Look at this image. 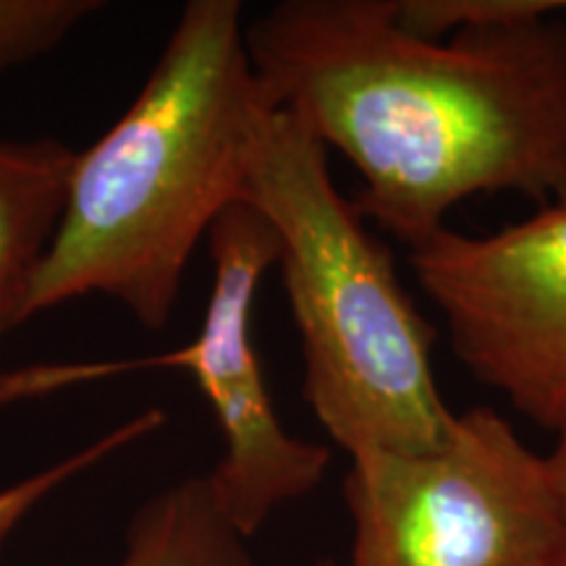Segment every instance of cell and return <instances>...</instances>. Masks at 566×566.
I'll return each mask as SVG.
<instances>
[{"label":"cell","mask_w":566,"mask_h":566,"mask_svg":"<svg viewBox=\"0 0 566 566\" xmlns=\"http://www.w3.org/2000/svg\"><path fill=\"white\" fill-rule=\"evenodd\" d=\"M53 139H0V344L24 323V302L59 226L74 166Z\"/></svg>","instance_id":"cell-7"},{"label":"cell","mask_w":566,"mask_h":566,"mask_svg":"<svg viewBox=\"0 0 566 566\" xmlns=\"http://www.w3.org/2000/svg\"><path fill=\"white\" fill-rule=\"evenodd\" d=\"M315 566H344V564H336V562H328V558H323V562H317Z\"/></svg>","instance_id":"cell-13"},{"label":"cell","mask_w":566,"mask_h":566,"mask_svg":"<svg viewBox=\"0 0 566 566\" xmlns=\"http://www.w3.org/2000/svg\"><path fill=\"white\" fill-rule=\"evenodd\" d=\"M543 0H283L244 27L273 108L409 250L475 195L566 205V19Z\"/></svg>","instance_id":"cell-1"},{"label":"cell","mask_w":566,"mask_h":566,"mask_svg":"<svg viewBox=\"0 0 566 566\" xmlns=\"http://www.w3.org/2000/svg\"><path fill=\"white\" fill-rule=\"evenodd\" d=\"M163 422H166V415H163L158 407L145 409V412H139L137 417H132V420L113 428L111 433L97 438L95 443L84 446V449L74 451V454L61 459V462H55L53 467L34 472V475L24 478L17 485L3 488V491H0V546H3L6 537L19 527V522L24 520L40 501H45L55 488H61L63 483H69V480L87 472L90 467L101 464L103 459L126 449V446L139 441V438L150 436Z\"/></svg>","instance_id":"cell-9"},{"label":"cell","mask_w":566,"mask_h":566,"mask_svg":"<svg viewBox=\"0 0 566 566\" xmlns=\"http://www.w3.org/2000/svg\"><path fill=\"white\" fill-rule=\"evenodd\" d=\"M208 247L212 289L200 334L192 342L126 363L6 373L0 375V401L61 391L113 373L155 367L189 373L208 399L223 438V454L205 483L226 522L250 541L279 509L323 483L331 449L302 441L283 428L254 346V296L281 254L271 223L250 205L237 202L212 223Z\"/></svg>","instance_id":"cell-5"},{"label":"cell","mask_w":566,"mask_h":566,"mask_svg":"<svg viewBox=\"0 0 566 566\" xmlns=\"http://www.w3.org/2000/svg\"><path fill=\"white\" fill-rule=\"evenodd\" d=\"M97 0H0V71L53 51Z\"/></svg>","instance_id":"cell-10"},{"label":"cell","mask_w":566,"mask_h":566,"mask_svg":"<svg viewBox=\"0 0 566 566\" xmlns=\"http://www.w3.org/2000/svg\"><path fill=\"white\" fill-rule=\"evenodd\" d=\"M242 202L271 223L304 354V399L346 454H424L457 412L433 375L436 328L394 254L331 179L328 147L294 113L268 108Z\"/></svg>","instance_id":"cell-3"},{"label":"cell","mask_w":566,"mask_h":566,"mask_svg":"<svg viewBox=\"0 0 566 566\" xmlns=\"http://www.w3.org/2000/svg\"><path fill=\"white\" fill-rule=\"evenodd\" d=\"M551 566H566V546H564L562 554H558V556L554 558V564H551Z\"/></svg>","instance_id":"cell-12"},{"label":"cell","mask_w":566,"mask_h":566,"mask_svg":"<svg viewBox=\"0 0 566 566\" xmlns=\"http://www.w3.org/2000/svg\"><path fill=\"white\" fill-rule=\"evenodd\" d=\"M244 27L237 0L184 6L134 103L74 155L24 323L103 294L142 328H166L197 244L242 202L258 126L271 108Z\"/></svg>","instance_id":"cell-2"},{"label":"cell","mask_w":566,"mask_h":566,"mask_svg":"<svg viewBox=\"0 0 566 566\" xmlns=\"http://www.w3.org/2000/svg\"><path fill=\"white\" fill-rule=\"evenodd\" d=\"M409 268L472 378L548 433H566V205L488 237L443 229Z\"/></svg>","instance_id":"cell-6"},{"label":"cell","mask_w":566,"mask_h":566,"mask_svg":"<svg viewBox=\"0 0 566 566\" xmlns=\"http://www.w3.org/2000/svg\"><path fill=\"white\" fill-rule=\"evenodd\" d=\"M247 543L218 512L205 475H195L134 514L118 566H254Z\"/></svg>","instance_id":"cell-8"},{"label":"cell","mask_w":566,"mask_h":566,"mask_svg":"<svg viewBox=\"0 0 566 566\" xmlns=\"http://www.w3.org/2000/svg\"><path fill=\"white\" fill-rule=\"evenodd\" d=\"M344 566H551L566 506L548 454H535L493 407L457 415L441 449L354 454Z\"/></svg>","instance_id":"cell-4"},{"label":"cell","mask_w":566,"mask_h":566,"mask_svg":"<svg viewBox=\"0 0 566 566\" xmlns=\"http://www.w3.org/2000/svg\"><path fill=\"white\" fill-rule=\"evenodd\" d=\"M548 464H551V472H554L556 488L558 493H562V501L566 506V433L556 436V446L548 454Z\"/></svg>","instance_id":"cell-11"}]
</instances>
